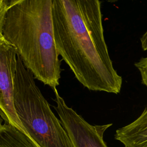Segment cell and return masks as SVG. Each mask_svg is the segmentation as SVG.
<instances>
[{
    "label": "cell",
    "instance_id": "6da1fadb",
    "mask_svg": "<svg viewBox=\"0 0 147 147\" xmlns=\"http://www.w3.org/2000/svg\"><path fill=\"white\" fill-rule=\"evenodd\" d=\"M57 52L88 90L118 94L122 78L115 69L104 36L101 1L52 0Z\"/></svg>",
    "mask_w": 147,
    "mask_h": 147
},
{
    "label": "cell",
    "instance_id": "7a4b0ae2",
    "mask_svg": "<svg viewBox=\"0 0 147 147\" xmlns=\"http://www.w3.org/2000/svg\"><path fill=\"white\" fill-rule=\"evenodd\" d=\"M52 0H11L2 34L34 78L52 90L59 85L61 61L53 35Z\"/></svg>",
    "mask_w": 147,
    "mask_h": 147
},
{
    "label": "cell",
    "instance_id": "3957f363",
    "mask_svg": "<svg viewBox=\"0 0 147 147\" xmlns=\"http://www.w3.org/2000/svg\"><path fill=\"white\" fill-rule=\"evenodd\" d=\"M13 99L16 113L28 136L40 147H74L33 75L17 55Z\"/></svg>",
    "mask_w": 147,
    "mask_h": 147
},
{
    "label": "cell",
    "instance_id": "277c9868",
    "mask_svg": "<svg viewBox=\"0 0 147 147\" xmlns=\"http://www.w3.org/2000/svg\"><path fill=\"white\" fill-rule=\"evenodd\" d=\"M56 106L53 108L68 134L74 147H108L104 141L106 130L113 123L91 125L73 109L69 107L59 95L56 88L53 89Z\"/></svg>",
    "mask_w": 147,
    "mask_h": 147
},
{
    "label": "cell",
    "instance_id": "5b68a950",
    "mask_svg": "<svg viewBox=\"0 0 147 147\" xmlns=\"http://www.w3.org/2000/svg\"><path fill=\"white\" fill-rule=\"evenodd\" d=\"M16 65V49L2 34L0 36V116L5 123L14 126L28 136L17 116L14 104Z\"/></svg>",
    "mask_w": 147,
    "mask_h": 147
},
{
    "label": "cell",
    "instance_id": "8992f818",
    "mask_svg": "<svg viewBox=\"0 0 147 147\" xmlns=\"http://www.w3.org/2000/svg\"><path fill=\"white\" fill-rule=\"evenodd\" d=\"M114 138L125 147H147V106L136 119L118 129Z\"/></svg>",
    "mask_w": 147,
    "mask_h": 147
},
{
    "label": "cell",
    "instance_id": "52a82bcc",
    "mask_svg": "<svg viewBox=\"0 0 147 147\" xmlns=\"http://www.w3.org/2000/svg\"><path fill=\"white\" fill-rule=\"evenodd\" d=\"M0 147L40 146L24 133L5 123L0 126Z\"/></svg>",
    "mask_w": 147,
    "mask_h": 147
},
{
    "label": "cell",
    "instance_id": "ba28073f",
    "mask_svg": "<svg viewBox=\"0 0 147 147\" xmlns=\"http://www.w3.org/2000/svg\"><path fill=\"white\" fill-rule=\"evenodd\" d=\"M140 42L143 51H147V30L140 38ZM134 66L140 74L142 84L147 88V56L141 57L134 63Z\"/></svg>",
    "mask_w": 147,
    "mask_h": 147
},
{
    "label": "cell",
    "instance_id": "9c48e42d",
    "mask_svg": "<svg viewBox=\"0 0 147 147\" xmlns=\"http://www.w3.org/2000/svg\"><path fill=\"white\" fill-rule=\"evenodd\" d=\"M9 1L0 0V36L2 34V29L5 15L9 6Z\"/></svg>",
    "mask_w": 147,
    "mask_h": 147
},
{
    "label": "cell",
    "instance_id": "30bf717a",
    "mask_svg": "<svg viewBox=\"0 0 147 147\" xmlns=\"http://www.w3.org/2000/svg\"><path fill=\"white\" fill-rule=\"evenodd\" d=\"M2 125V119L1 118V116H0V126Z\"/></svg>",
    "mask_w": 147,
    "mask_h": 147
}]
</instances>
